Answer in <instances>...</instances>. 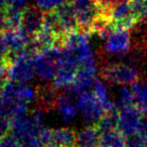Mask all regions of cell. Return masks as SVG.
Here are the masks:
<instances>
[{
  "label": "cell",
  "instance_id": "cell-1",
  "mask_svg": "<svg viewBox=\"0 0 147 147\" xmlns=\"http://www.w3.org/2000/svg\"><path fill=\"white\" fill-rule=\"evenodd\" d=\"M63 47H53L34 55L35 71L42 81H51L57 76L61 65Z\"/></svg>",
  "mask_w": 147,
  "mask_h": 147
},
{
  "label": "cell",
  "instance_id": "cell-2",
  "mask_svg": "<svg viewBox=\"0 0 147 147\" xmlns=\"http://www.w3.org/2000/svg\"><path fill=\"white\" fill-rule=\"evenodd\" d=\"M36 75L34 53L24 49L12 57L8 67V79L14 82L27 83Z\"/></svg>",
  "mask_w": 147,
  "mask_h": 147
},
{
  "label": "cell",
  "instance_id": "cell-3",
  "mask_svg": "<svg viewBox=\"0 0 147 147\" xmlns=\"http://www.w3.org/2000/svg\"><path fill=\"white\" fill-rule=\"evenodd\" d=\"M101 75L106 82L124 86H131L140 78L138 69L132 63H110L101 69Z\"/></svg>",
  "mask_w": 147,
  "mask_h": 147
},
{
  "label": "cell",
  "instance_id": "cell-4",
  "mask_svg": "<svg viewBox=\"0 0 147 147\" xmlns=\"http://www.w3.org/2000/svg\"><path fill=\"white\" fill-rule=\"evenodd\" d=\"M79 112L87 122H98L107 113L94 92L89 89L79 94Z\"/></svg>",
  "mask_w": 147,
  "mask_h": 147
},
{
  "label": "cell",
  "instance_id": "cell-5",
  "mask_svg": "<svg viewBox=\"0 0 147 147\" xmlns=\"http://www.w3.org/2000/svg\"><path fill=\"white\" fill-rule=\"evenodd\" d=\"M40 141L43 145L51 144L55 147H76L77 134L69 128H43L40 133Z\"/></svg>",
  "mask_w": 147,
  "mask_h": 147
},
{
  "label": "cell",
  "instance_id": "cell-6",
  "mask_svg": "<svg viewBox=\"0 0 147 147\" xmlns=\"http://www.w3.org/2000/svg\"><path fill=\"white\" fill-rule=\"evenodd\" d=\"M131 47V34L129 29L115 28L106 37L104 49L107 53L114 55H126Z\"/></svg>",
  "mask_w": 147,
  "mask_h": 147
},
{
  "label": "cell",
  "instance_id": "cell-7",
  "mask_svg": "<svg viewBox=\"0 0 147 147\" xmlns=\"http://www.w3.org/2000/svg\"><path fill=\"white\" fill-rule=\"evenodd\" d=\"M142 122V113L135 106L118 109V129L125 136L138 133Z\"/></svg>",
  "mask_w": 147,
  "mask_h": 147
},
{
  "label": "cell",
  "instance_id": "cell-8",
  "mask_svg": "<svg viewBox=\"0 0 147 147\" xmlns=\"http://www.w3.org/2000/svg\"><path fill=\"white\" fill-rule=\"evenodd\" d=\"M79 94L80 92L69 88L59 95L55 108L65 122H71L79 112Z\"/></svg>",
  "mask_w": 147,
  "mask_h": 147
},
{
  "label": "cell",
  "instance_id": "cell-9",
  "mask_svg": "<svg viewBox=\"0 0 147 147\" xmlns=\"http://www.w3.org/2000/svg\"><path fill=\"white\" fill-rule=\"evenodd\" d=\"M45 24V12L35 7H24L20 28L29 37H33L42 29Z\"/></svg>",
  "mask_w": 147,
  "mask_h": 147
},
{
  "label": "cell",
  "instance_id": "cell-10",
  "mask_svg": "<svg viewBox=\"0 0 147 147\" xmlns=\"http://www.w3.org/2000/svg\"><path fill=\"white\" fill-rule=\"evenodd\" d=\"M97 78V65H83L77 71L75 82L71 88L78 92L89 89Z\"/></svg>",
  "mask_w": 147,
  "mask_h": 147
},
{
  "label": "cell",
  "instance_id": "cell-11",
  "mask_svg": "<svg viewBox=\"0 0 147 147\" xmlns=\"http://www.w3.org/2000/svg\"><path fill=\"white\" fill-rule=\"evenodd\" d=\"M100 135L96 124L86 127L77 134V147H97Z\"/></svg>",
  "mask_w": 147,
  "mask_h": 147
},
{
  "label": "cell",
  "instance_id": "cell-12",
  "mask_svg": "<svg viewBox=\"0 0 147 147\" xmlns=\"http://www.w3.org/2000/svg\"><path fill=\"white\" fill-rule=\"evenodd\" d=\"M126 136L118 128L101 132L97 147H125Z\"/></svg>",
  "mask_w": 147,
  "mask_h": 147
},
{
  "label": "cell",
  "instance_id": "cell-13",
  "mask_svg": "<svg viewBox=\"0 0 147 147\" xmlns=\"http://www.w3.org/2000/svg\"><path fill=\"white\" fill-rule=\"evenodd\" d=\"M23 8L18 7L13 4H7L4 8L5 17V30L6 29H18L21 25V18H22Z\"/></svg>",
  "mask_w": 147,
  "mask_h": 147
},
{
  "label": "cell",
  "instance_id": "cell-14",
  "mask_svg": "<svg viewBox=\"0 0 147 147\" xmlns=\"http://www.w3.org/2000/svg\"><path fill=\"white\" fill-rule=\"evenodd\" d=\"M134 95V106L142 114H147V83L136 82L131 85Z\"/></svg>",
  "mask_w": 147,
  "mask_h": 147
},
{
  "label": "cell",
  "instance_id": "cell-15",
  "mask_svg": "<svg viewBox=\"0 0 147 147\" xmlns=\"http://www.w3.org/2000/svg\"><path fill=\"white\" fill-rule=\"evenodd\" d=\"M93 92L96 95V97L99 99L102 105L104 106L106 112H111V111L116 110L115 109V104L111 101L110 97H109V93L107 90V86L105 85V83H103L102 81H95V83L93 84Z\"/></svg>",
  "mask_w": 147,
  "mask_h": 147
},
{
  "label": "cell",
  "instance_id": "cell-16",
  "mask_svg": "<svg viewBox=\"0 0 147 147\" xmlns=\"http://www.w3.org/2000/svg\"><path fill=\"white\" fill-rule=\"evenodd\" d=\"M96 126L100 132L118 128V110L116 109L111 112H107L98 122H96Z\"/></svg>",
  "mask_w": 147,
  "mask_h": 147
},
{
  "label": "cell",
  "instance_id": "cell-17",
  "mask_svg": "<svg viewBox=\"0 0 147 147\" xmlns=\"http://www.w3.org/2000/svg\"><path fill=\"white\" fill-rule=\"evenodd\" d=\"M69 1V0H36L35 6L43 12H47L55 10Z\"/></svg>",
  "mask_w": 147,
  "mask_h": 147
},
{
  "label": "cell",
  "instance_id": "cell-18",
  "mask_svg": "<svg viewBox=\"0 0 147 147\" xmlns=\"http://www.w3.org/2000/svg\"><path fill=\"white\" fill-rule=\"evenodd\" d=\"M128 106H134V95L131 87L124 86L120 92L118 109Z\"/></svg>",
  "mask_w": 147,
  "mask_h": 147
},
{
  "label": "cell",
  "instance_id": "cell-19",
  "mask_svg": "<svg viewBox=\"0 0 147 147\" xmlns=\"http://www.w3.org/2000/svg\"><path fill=\"white\" fill-rule=\"evenodd\" d=\"M122 1L124 0H94L95 4L97 5L100 12L105 13L109 16H110V12L113 7Z\"/></svg>",
  "mask_w": 147,
  "mask_h": 147
},
{
  "label": "cell",
  "instance_id": "cell-20",
  "mask_svg": "<svg viewBox=\"0 0 147 147\" xmlns=\"http://www.w3.org/2000/svg\"><path fill=\"white\" fill-rule=\"evenodd\" d=\"M0 147H22L21 141L11 132L0 137Z\"/></svg>",
  "mask_w": 147,
  "mask_h": 147
},
{
  "label": "cell",
  "instance_id": "cell-21",
  "mask_svg": "<svg viewBox=\"0 0 147 147\" xmlns=\"http://www.w3.org/2000/svg\"><path fill=\"white\" fill-rule=\"evenodd\" d=\"M125 147H147V143L139 133H134L126 136Z\"/></svg>",
  "mask_w": 147,
  "mask_h": 147
},
{
  "label": "cell",
  "instance_id": "cell-22",
  "mask_svg": "<svg viewBox=\"0 0 147 147\" xmlns=\"http://www.w3.org/2000/svg\"><path fill=\"white\" fill-rule=\"evenodd\" d=\"M138 133L142 136V138L145 140V142L147 143V119L142 122L140 128H139Z\"/></svg>",
  "mask_w": 147,
  "mask_h": 147
},
{
  "label": "cell",
  "instance_id": "cell-23",
  "mask_svg": "<svg viewBox=\"0 0 147 147\" xmlns=\"http://www.w3.org/2000/svg\"><path fill=\"white\" fill-rule=\"evenodd\" d=\"M5 30V17H4V9L0 10V33Z\"/></svg>",
  "mask_w": 147,
  "mask_h": 147
},
{
  "label": "cell",
  "instance_id": "cell-24",
  "mask_svg": "<svg viewBox=\"0 0 147 147\" xmlns=\"http://www.w3.org/2000/svg\"><path fill=\"white\" fill-rule=\"evenodd\" d=\"M27 0H11V2L9 4H13L15 6L18 7H24L25 3H26Z\"/></svg>",
  "mask_w": 147,
  "mask_h": 147
},
{
  "label": "cell",
  "instance_id": "cell-25",
  "mask_svg": "<svg viewBox=\"0 0 147 147\" xmlns=\"http://www.w3.org/2000/svg\"><path fill=\"white\" fill-rule=\"evenodd\" d=\"M42 147H55V146H53V145H51V144H47V145H43Z\"/></svg>",
  "mask_w": 147,
  "mask_h": 147
},
{
  "label": "cell",
  "instance_id": "cell-26",
  "mask_svg": "<svg viewBox=\"0 0 147 147\" xmlns=\"http://www.w3.org/2000/svg\"><path fill=\"white\" fill-rule=\"evenodd\" d=\"M2 1H4V2L7 3V4H9V3L11 2V0H2Z\"/></svg>",
  "mask_w": 147,
  "mask_h": 147
},
{
  "label": "cell",
  "instance_id": "cell-27",
  "mask_svg": "<svg viewBox=\"0 0 147 147\" xmlns=\"http://www.w3.org/2000/svg\"><path fill=\"white\" fill-rule=\"evenodd\" d=\"M76 147H77V146H76Z\"/></svg>",
  "mask_w": 147,
  "mask_h": 147
}]
</instances>
